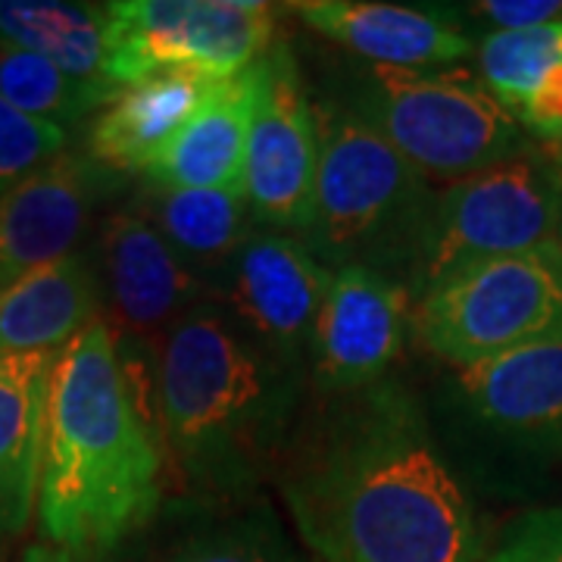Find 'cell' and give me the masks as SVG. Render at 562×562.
Here are the masks:
<instances>
[{"label":"cell","instance_id":"obj_1","mask_svg":"<svg viewBox=\"0 0 562 562\" xmlns=\"http://www.w3.org/2000/svg\"><path fill=\"white\" fill-rule=\"evenodd\" d=\"M281 501L319 562H482L472 503L419 401L384 382L322 397L288 443Z\"/></svg>","mask_w":562,"mask_h":562},{"label":"cell","instance_id":"obj_2","mask_svg":"<svg viewBox=\"0 0 562 562\" xmlns=\"http://www.w3.org/2000/svg\"><path fill=\"white\" fill-rule=\"evenodd\" d=\"M166 441L140 369L106 319L57 357L47 394L38 528L50 547L101 557L160 513Z\"/></svg>","mask_w":562,"mask_h":562},{"label":"cell","instance_id":"obj_3","mask_svg":"<svg viewBox=\"0 0 562 562\" xmlns=\"http://www.w3.org/2000/svg\"><path fill=\"white\" fill-rule=\"evenodd\" d=\"M306 369L250 341L220 303L191 306L157 347L166 450L198 497L232 503L279 469L297 431Z\"/></svg>","mask_w":562,"mask_h":562},{"label":"cell","instance_id":"obj_4","mask_svg":"<svg viewBox=\"0 0 562 562\" xmlns=\"http://www.w3.org/2000/svg\"><path fill=\"white\" fill-rule=\"evenodd\" d=\"M319 113V179L301 241L331 272L362 266L409 284L435 194L401 150L360 113Z\"/></svg>","mask_w":562,"mask_h":562},{"label":"cell","instance_id":"obj_5","mask_svg":"<svg viewBox=\"0 0 562 562\" xmlns=\"http://www.w3.org/2000/svg\"><path fill=\"white\" fill-rule=\"evenodd\" d=\"M360 116L422 176L460 181L525 154L519 120L482 81L462 72L372 66L362 85Z\"/></svg>","mask_w":562,"mask_h":562},{"label":"cell","instance_id":"obj_6","mask_svg":"<svg viewBox=\"0 0 562 562\" xmlns=\"http://www.w3.org/2000/svg\"><path fill=\"white\" fill-rule=\"evenodd\" d=\"M560 222L562 179L541 157L519 154L453 181L435 194L406 291L419 303L472 266L557 241Z\"/></svg>","mask_w":562,"mask_h":562},{"label":"cell","instance_id":"obj_7","mask_svg":"<svg viewBox=\"0 0 562 562\" xmlns=\"http://www.w3.org/2000/svg\"><path fill=\"white\" fill-rule=\"evenodd\" d=\"M416 335L457 369L562 341V244H541L443 281L416 303Z\"/></svg>","mask_w":562,"mask_h":562},{"label":"cell","instance_id":"obj_8","mask_svg":"<svg viewBox=\"0 0 562 562\" xmlns=\"http://www.w3.org/2000/svg\"><path fill=\"white\" fill-rule=\"evenodd\" d=\"M276 16L260 0L106 3V79L128 88L162 72L235 79L272 47Z\"/></svg>","mask_w":562,"mask_h":562},{"label":"cell","instance_id":"obj_9","mask_svg":"<svg viewBox=\"0 0 562 562\" xmlns=\"http://www.w3.org/2000/svg\"><path fill=\"white\" fill-rule=\"evenodd\" d=\"M319 113L301 81L297 60L272 44L257 60V106L244 157V198L269 232H306L319 179Z\"/></svg>","mask_w":562,"mask_h":562},{"label":"cell","instance_id":"obj_10","mask_svg":"<svg viewBox=\"0 0 562 562\" xmlns=\"http://www.w3.org/2000/svg\"><path fill=\"white\" fill-rule=\"evenodd\" d=\"M331 269L281 232H254L222 276L216 297L250 341L272 357L306 369Z\"/></svg>","mask_w":562,"mask_h":562},{"label":"cell","instance_id":"obj_11","mask_svg":"<svg viewBox=\"0 0 562 562\" xmlns=\"http://www.w3.org/2000/svg\"><path fill=\"white\" fill-rule=\"evenodd\" d=\"M409 331L416 303L403 284L362 266L335 269L306 357L310 387L319 397H341L384 382Z\"/></svg>","mask_w":562,"mask_h":562},{"label":"cell","instance_id":"obj_12","mask_svg":"<svg viewBox=\"0 0 562 562\" xmlns=\"http://www.w3.org/2000/svg\"><path fill=\"white\" fill-rule=\"evenodd\" d=\"M94 269L113 338L144 350L160 347L162 335L191 306L216 297L213 284L181 260L138 203L106 216Z\"/></svg>","mask_w":562,"mask_h":562},{"label":"cell","instance_id":"obj_13","mask_svg":"<svg viewBox=\"0 0 562 562\" xmlns=\"http://www.w3.org/2000/svg\"><path fill=\"white\" fill-rule=\"evenodd\" d=\"M125 176L85 154H63L0 198V291L81 250L94 213Z\"/></svg>","mask_w":562,"mask_h":562},{"label":"cell","instance_id":"obj_14","mask_svg":"<svg viewBox=\"0 0 562 562\" xmlns=\"http://www.w3.org/2000/svg\"><path fill=\"white\" fill-rule=\"evenodd\" d=\"M457 391L469 416L491 431L562 457V341L460 369Z\"/></svg>","mask_w":562,"mask_h":562},{"label":"cell","instance_id":"obj_15","mask_svg":"<svg viewBox=\"0 0 562 562\" xmlns=\"http://www.w3.org/2000/svg\"><path fill=\"white\" fill-rule=\"evenodd\" d=\"M294 13L313 32L341 44L344 50L379 69L425 72L431 66L462 60L472 54V41L453 22L413 7L360 0H303L294 7Z\"/></svg>","mask_w":562,"mask_h":562},{"label":"cell","instance_id":"obj_16","mask_svg":"<svg viewBox=\"0 0 562 562\" xmlns=\"http://www.w3.org/2000/svg\"><path fill=\"white\" fill-rule=\"evenodd\" d=\"M60 350L0 357V557L38 513L50 375Z\"/></svg>","mask_w":562,"mask_h":562},{"label":"cell","instance_id":"obj_17","mask_svg":"<svg viewBox=\"0 0 562 562\" xmlns=\"http://www.w3.org/2000/svg\"><path fill=\"white\" fill-rule=\"evenodd\" d=\"M216 88L220 81L194 72H162L122 88L91 125L88 157L120 176H144Z\"/></svg>","mask_w":562,"mask_h":562},{"label":"cell","instance_id":"obj_18","mask_svg":"<svg viewBox=\"0 0 562 562\" xmlns=\"http://www.w3.org/2000/svg\"><path fill=\"white\" fill-rule=\"evenodd\" d=\"M101 281L88 250L41 266L0 291V357L63 350L101 319Z\"/></svg>","mask_w":562,"mask_h":562},{"label":"cell","instance_id":"obj_19","mask_svg":"<svg viewBox=\"0 0 562 562\" xmlns=\"http://www.w3.org/2000/svg\"><path fill=\"white\" fill-rule=\"evenodd\" d=\"M257 106V63L220 81L191 122L172 138L144 179L157 188H235L244 191L247 135Z\"/></svg>","mask_w":562,"mask_h":562},{"label":"cell","instance_id":"obj_20","mask_svg":"<svg viewBox=\"0 0 562 562\" xmlns=\"http://www.w3.org/2000/svg\"><path fill=\"white\" fill-rule=\"evenodd\" d=\"M138 206L179 250L181 260L213 284V291L257 225L244 191L235 188L179 191L150 184Z\"/></svg>","mask_w":562,"mask_h":562},{"label":"cell","instance_id":"obj_21","mask_svg":"<svg viewBox=\"0 0 562 562\" xmlns=\"http://www.w3.org/2000/svg\"><path fill=\"white\" fill-rule=\"evenodd\" d=\"M0 44L38 54L81 81L116 88L106 79V3L0 0Z\"/></svg>","mask_w":562,"mask_h":562},{"label":"cell","instance_id":"obj_22","mask_svg":"<svg viewBox=\"0 0 562 562\" xmlns=\"http://www.w3.org/2000/svg\"><path fill=\"white\" fill-rule=\"evenodd\" d=\"M0 98L32 120L66 128L116 101L120 88L81 81L38 54L0 44Z\"/></svg>","mask_w":562,"mask_h":562},{"label":"cell","instance_id":"obj_23","mask_svg":"<svg viewBox=\"0 0 562 562\" xmlns=\"http://www.w3.org/2000/svg\"><path fill=\"white\" fill-rule=\"evenodd\" d=\"M160 562H319L288 538L269 506H241L188 531Z\"/></svg>","mask_w":562,"mask_h":562},{"label":"cell","instance_id":"obj_24","mask_svg":"<svg viewBox=\"0 0 562 562\" xmlns=\"http://www.w3.org/2000/svg\"><path fill=\"white\" fill-rule=\"evenodd\" d=\"M484 88L516 116L562 66V20L522 32H491L479 50Z\"/></svg>","mask_w":562,"mask_h":562},{"label":"cell","instance_id":"obj_25","mask_svg":"<svg viewBox=\"0 0 562 562\" xmlns=\"http://www.w3.org/2000/svg\"><path fill=\"white\" fill-rule=\"evenodd\" d=\"M66 128L32 120L0 98V198L66 154Z\"/></svg>","mask_w":562,"mask_h":562},{"label":"cell","instance_id":"obj_26","mask_svg":"<svg viewBox=\"0 0 562 562\" xmlns=\"http://www.w3.org/2000/svg\"><path fill=\"white\" fill-rule=\"evenodd\" d=\"M482 562H562V506L516 519Z\"/></svg>","mask_w":562,"mask_h":562},{"label":"cell","instance_id":"obj_27","mask_svg":"<svg viewBox=\"0 0 562 562\" xmlns=\"http://www.w3.org/2000/svg\"><path fill=\"white\" fill-rule=\"evenodd\" d=\"M472 10L501 32H522L562 20V0H482Z\"/></svg>","mask_w":562,"mask_h":562},{"label":"cell","instance_id":"obj_28","mask_svg":"<svg viewBox=\"0 0 562 562\" xmlns=\"http://www.w3.org/2000/svg\"><path fill=\"white\" fill-rule=\"evenodd\" d=\"M516 120L538 138H562V66L547 76V81L516 113Z\"/></svg>","mask_w":562,"mask_h":562},{"label":"cell","instance_id":"obj_29","mask_svg":"<svg viewBox=\"0 0 562 562\" xmlns=\"http://www.w3.org/2000/svg\"><path fill=\"white\" fill-rule=\"evenodd\" d=\"M20 562H91L88 557H79V553H69V550H60V547H50V543H35L22 553Z\"/></svg>","mask_w":562,"mask_h":562},{"label":"cell","instance_id":"obj_30","mask_svg":"<svg viewBox=\"0 0 562 562\" xmlns=\"http://www.w3.org/2000/svg\"><path fill=\"white\" fill-rule=\"evenodd\" d=\"M557 241L562 244V222H560V235H557Z\"/></svg>","mask_w":562,"mask_h":562}]
</instances>
